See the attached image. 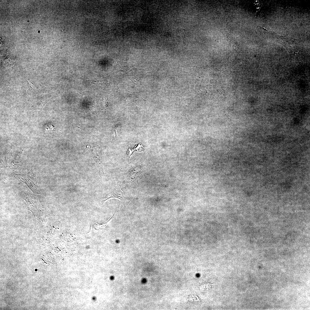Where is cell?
I'll use <instances>...</instances> for the list:
<instances>
[{
	"mask_svg": "<svg viewBox=\"0 0 310 310\" xmlns=\"http://www.w3.org/2000/svg\"><path fill=\"white\" fill-rule=\"evenodd\" d=\"M14 177L19 181L25 183L34 193H38V187L36 181V172L32 168L25 175L14 174Z\"/></svg>",
	"mask_w": 310,
	"mask_h": 310,
	"instance_id": "obj_1",
	"label": "cell"
},
{
	"mask_svg": "<svg viewBox=\"0 0 310 310\" xmlns=\"http://www.w3.org/2000/svg\"><path fill=\"white\" fill-rule=\"evenodd\" d=\"M105 223L99 224L96 222L94 218L91 219L92 229V232L94 234L101 235L103 232H105V229L108 223L113 218L114 214Z\"/></svg>",
	"mask_w": 310,
	"mask_h": 310,
	"instance_id": "obj_2",
	"label": "cell"
},
{
	"mask_svg": "<svg viewBox=\"0 0 310 310\" xmlns=\"http://www.w3.org/2000/svg\"><path fill=\"white\" fill-rule=\"evenodd\" d=\"M103 105L105 109H106L107 108L108 106V101L106 98H104L103 101Z\"/></svg>",
	"mask_w": 310,
	"mask_h": 310,
	"instance_id": "obj_3",
	"label": "cell"
},
{
	"mask_svg": "<svg viewBox=\"0 0 310 310\" xmlns=\"http://www.w3.org/2000/svg\"><path fill=\"white\" fill-rule=\"evenodd\" d=\"M45 129L46 130L51 131L53 129V127L51 124H46L45 126Z\"/></svg>",
	"mask_w": 310,
	"mask_h": 310,
	"instance_id": "obj_4",
	"label": "cell"
}]
</instances>
